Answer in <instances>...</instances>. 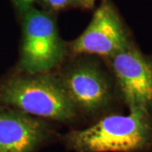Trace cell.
Here are the masks:
<instances>
[{"label": "cell", "instance_id": "10", "mask_svg": "<svg viewBox=\"0 0 152 152\" xmlns=\"http://www.w3.org/2000/svg\"><path fill=\"white\" fill-rule=\"evenodd\" d=\"M75 1L86 8H91L96 2V0H75Z\"/></svg>", "mask_w": 152, "mask_h": 152}, {"label": "cell", "instance_id": "6", "mask_svg": "<svg viewBox=\"0 0 152 152\" xmlns=\"http://www.w3.org/2000/svg\"><path fill=\"white\" fill-rule=\"evenodd\" d=\"M43 121L0 105V152H34L48 136Z\"/></svg>", "mask_w": 152, "mask_h": 152}, {"label": "cell", "instance_id": "1", "mask_svg": "<svg viewBox=\"0 0 152 152\" xmlns=\"http://www.w3.org/2000/svg\"><path fill=\"white\" fill-rule=\"evenodd\" d=\"M65 141L75 152L146 151L152 146L151 116L138 111L110 115L87 129L69 133Z\"/></svg>", "mask_w": 152, "mask_h": 152}, {"label": "cell", "instance_id": "4", "mask_svg": "<svg viewBox=\"0 0 152 152\" xmlns=\"http://www.w3.org/2000/svg\"><path fill=\"white\" fill-rule=\"evenodd\" d=\"M112 66L129 111L151 116L152 60L129 47L112 57Z\"/></svg>", "mask_w": 152, "mask_h": 152}, {"label": "cell", "instance_id": "2", "mask_svg": "<svg viewBox=\"0 0 152 152\" xmlns=\"http://www.w3.org/2000/svg\"><path fill=\"white\" fill-rule=\"evenodd\" d=\"M0 105L59 122L75 118L77 109L61 80L47 73L15 76L2 82Z\"/></svg>", "mask_w": 152, "mask_h": 152}, {"label": "cell", "instance_id": "3", "mask_svg": "<svg viewBox=\"0 0 152 152\" xmlns=\"http://www.w3.org/2000/svg\"><path fill=\"white\" fill-rule=\"evenodd\" d=\"M24 14L19 68L31 75L48 73L64 58V44L48 15L32 7Z\"/></svg>", "mask_w": 152, "mask_h": 152}, {"label": "cell", "instance_id": "9", "mask_svg": "<svg viewBox=\"0 0 152 152\" xmlns=\"http://www.w3.org/2000/svg\"><path fill=\"white\" fill-rule=\"evenodd\" d=\"M17 9H19L21 12L26 11L31 7H32V4L34 0H12Z\"/></svg>", "mask_w": 152, "mask_h": 152}, {"label": "cell", "instance_id": "5", "mask_svg": "<svg viewBox=\"0 0 152 152\" xmlns=\"http://www.w3.org/2000/svg\"><path fill=\"white\" fill-rule=\"evenodd\" d=\"M129 47V37L118 14L106 1L94 13L86 31L73 42L72 50L77 53L112 58Z\"/></svg>", "mask_w": 152, "mask_h": 152}, {"label": "cell", "instance_id": "7", "mask_svg": "<svg viewBox=\"0 0 152 152\" xmlns=\"http://www.w3.org/2000/svg\"><path fill=\"white\" fill-rule=\"evenodd\" d=\"M61 82L76 107L89 113L104 107L111 99L108 81L96 66H75L66 73Z\"/></svg>", "mask_w": 152, "mask_h": 152}, {"label": "cell", "instance_id": "8", "mask_svg": "<svg viewBox=\"0 0 152 152\" xmlns=\"http://www.w3.org/2000/svg\"><path fill=\"white\" fill-rule=\"evenodd\" d=\"M44 1L49 7H51L55 10H58L65 8L71 2L75 1V0H44Z\"/></svg>", "mask_w": 152, "mask_h": 152}]
</instances>
